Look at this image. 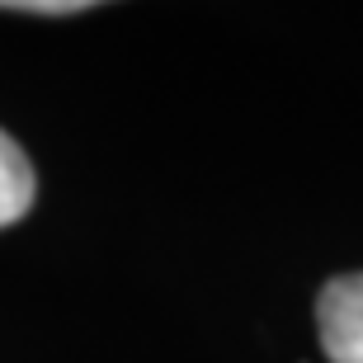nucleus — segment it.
<instances>
[{
  "instance_id": "1",
  "label": "nucleus",
  "mask_w": 363,
  "mask_h": 363,
  "mask_svg": "<svg viewBox=\"0 0 363 363\" xmlns=\"http://www.w3.org/2000/svg\"><path fill=\"white\" fill-rule=\"evenodd\" d=\"M316 330L330 363H363V274H340L321 288Z\"/></svg>"
},
{
  "instance_id": "2",
  "label": "nucleus",
  "mask_w": 363,
  "mask_h": 363,
  "mask_svg": "<svg viewBox=\"0 0 363 363\" xmlns=\"http://www.w3.org/2000/svg\"><path fill=\"white\" fill-rule=\"evenodd\" d=\"M33 194H38L33 161L24 156V147L10 133H0V227H10V222L24 217L33 208Z\"/></svg>"
},
{
  "instance_id": "3",
  "label": "nucleus",
  "mask_w": 363,
  "mask_h": 363,
  "mask_svg": "<svg viewBox=\"0 0 363 363\" xmlns=\"http://www.w3.org/2000/svg\"><path fill=\"white\" fill-rule=\"evenodd\" d=\"M0 10H14V14H81L90 10L85 0H28V5H0Z\"/></svg>"
}]
</instances>
